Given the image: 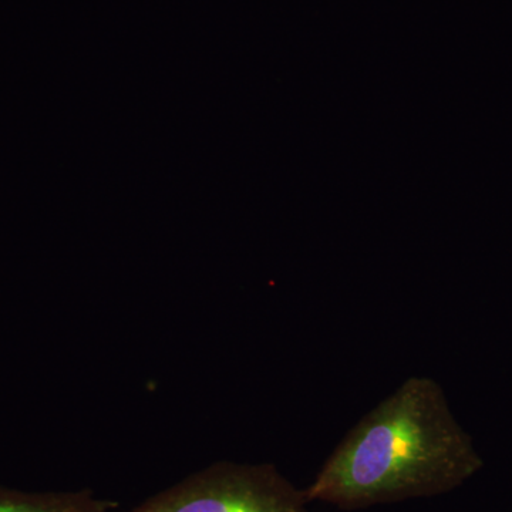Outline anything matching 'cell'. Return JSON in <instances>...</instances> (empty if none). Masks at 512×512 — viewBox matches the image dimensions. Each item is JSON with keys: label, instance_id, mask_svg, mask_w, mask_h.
<instances>
[{"label": "cell", "instance_id": "cell-3", "mask_svg": "<svg viewBox=\"0 0 512 512\" xmlns=\"http://www.w3.org/2000/svg\"><path fill=\"white\" fill-rule=\"evenodd\" d=\"M119 503L92 490L29 493L0 485V512H111Z\"/></svg>", "mask_w": 512, "mask_h": 512}, {"label": "cell", "instance_id": "cell-2", "mask_svg": "<svg viewBox=\"0 0 512 512\" xmlns=\"http://www.w3.org/2000/svg\"><path fill=\"white\" fill-rule=\"evenodd\" d=\"M274 464L218 461L128 512H311Z\"/></svg>", "mask_w": 512, "mask_h": 512}, {"label": "cell", "instance_id": "cell-1", "mask_svg": "<svg viewBox=\"0 0 512 512\" xmlns=\"http://www.w3.org/2000/svg\"><path fill=\"white\" fill-rule=\"evenodd\" d=\"M483 468L433 377L404 380L352 427L305 488L343 511L437 497Z\"/></svg>", "mask_w": 512, "mask_h": 512}]
</instances>
